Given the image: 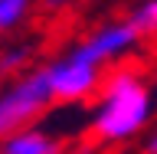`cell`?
<instances>
[{
    "mask_svg": "<svg viewBox=\"0 0 157 154\" xmlns=\"http://www.w3.org/2000/svg\"><path fill=\"white\" fill-rule=\"evenodd\" d=\"M128 20L137 26L141 39L157 36V0H141V3H137V7L128 13Z\"/></svg>",
    "mask_w": 157,
    "mask_h": 154,
    "instance_id": "cell-8",
    "label": "cell"
},
{
    "mask_svg": "<svg viewBox=\"0 0 157 154\" xmlns=\"http://www.w3.org/2000/svg\"><path fill=\"white\" fill-rule=\"evenodd\" d=\"M59 151H62V141L36 125L20 128L0 141V154H59Z\"/></svg>",
    "mask_w": 157,
    "mask_h": 154,
    "instance_id": "cell-5",
    "label": "cell"
},
{
    "mask_svg": "<svg viewBox=\"0 0 157 154\" xmlns=\"http://www.w3.org/2000/svg\"><path fill=\"white\" fill-rule=\"evenodd\" d=\"M154 118V92L131 66L105 69L95 108L88 118V138L95 144H124L144 135Z\"/></svg>",
    "mask_w": 157,
    "mask_h": 154,
    "instance_id": "cell-1",
    "label": "cell"
},
{
    "mask_svg": "<svg viewBox=\"0 0 157 154\" xmlns=\"http://www.w3.org/2000/svg\"><path fill=\"white\" fill-rule=\"evenodd\" d=\"M78 0H43V10H62V7H72Z\"/></svg>",
    "mask_w": 157,
    "mask_h": 154,
    "instance_id": "cell-10",
    "label": "cell"
},
{
    "mask_svg": "<svg viewBox=\"0 0 157 154\" xmlns=\"http://www.w3.org/2000/svg\"><path fill=\"white\" fill-rule=\"evenodd\" d=\"M46 79L56 105H78V102H95L105 69L78 59L75 53H66V56L46 62Z\"/></svg>",
    "mask_w": 157,
    "mask_h": 154,
    "instance_id": "cell-3",
    "label": "cell"
},
{
    "mask_svg": "<svg viewBox=\"0 0 157 154\" xmlns=\"http://www.w3.org/2000/svg\"><path fill=\"white\" fill-rule=\"evenodd\" d=\"M141 154H157V125L147 128L144 141H141Z\"/></svg>",
    "mask_w": 157,
    "mask_h": 154,
    "instance_id": "cell-9",
    "label": "cell"
},
{
    "mask_svg": "<svg viewBox=\"0 0 157 154\" xmlns=\"http://www.w3.org/2000/svg\"><path fill=\"white\" fill-rule=\"evenodd\" d=\"M0 36H3V30H0Z\"/></svg>",
    "mask_w": 157,
    "mask_h": 154,
    "instance_id": "cell-11",
    "label": "cell"
},
{
    "mask_svg": "<svg viewBox=\"0 0 157 154\" xmlns=\"http://www.w3.org/2000/svg\"><path fill=\"white\" fill-rule=\"evenodd\" d=\"M141 43V33L128 17L121 20H108L101 26H95L88 36H82L69 53H75L78 59H85L98 69H111L115 62H121L124 56H131Z\"/></svg>",
    "mask_w": 157,
    "mask_h": 154,
    "instance_id": "cell-4",
    "label": "cell"
},
{
    "mask_svg": "<svg viewBox=\"0 0 157 154\" xmlns=\"http://www.w3.org/2000/svg\"><path fill=\"white\" fill-rule=\"evenodd\" d=\"M33 62V46L29 43H17L10 49H0V79H17L23 76Z\"/></svg>",
    "mask_w": 157,
    "mask_h": 154,
    "instance_id": "cell-6",
    "label": "cell"
},
{
    "mask_svg": "<svg viewBox=\"0 0 157 154\" xmlns=\"http://www.w3.org/2000/svg\"><path fill=\"white\" fill-rule=\"evenodd\" d=\"M52 102L49 92V79H46V66H29L23 76L10 79L0 89V141L10 138L20 128L36 125L39 115H46Z\"/></svg>",
    "mask_w": 157,
    "mask_h": 154,
    "instance_id": "cell-2",
    "label": "cell"
},
{
    "mask_svg": "<svg viewBox=\"0 0 157 154\" xmlns=\"http://www.w3.org/2000/svg\"><path fill=\"white\" fill-rule=\"evenodd\" d=\"M33 13V0H0V30H20Z\"/></svg>",
    "mask_w": 157,
    "mask_h": 154,
    "instance_id": "cell-7",
    "label": "cell"
}]
</instances>
